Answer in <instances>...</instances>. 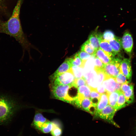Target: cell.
<instances>
[{"label": "cell", "instance_id": "7a4b0ae2", "mask_svg": "<svg viewBox=\"0 0 136 136\" xmlns=\"http://www.w3.org/2000/svg\"><path fill=\"white\" fill-rule=\"evenodd\" d=\"M20 107L16 98L0 94V125L10 122Z\"/></svg>", "mask_w": 136, "mask_h": 136}, {"label": "cell", "instance_id": "7c38bea8", "mask_svg": "<svg viewBox=\"0 0 136 136\" xmlns=\"http://www.w3.org/2000/svg\"><path fill=\"white\" fill-rule=\"evenodd\" d=\"M72 66L70 58L66 59L51 75V79L52 80L58 75L68 71L71 69Z\"/></svg>", "mask_w": 136, "mask_h": 136}, {"label": "cell", "instance_id": "836d02e7", "mask_svg": "<svg viewBox=\"0 0 136 136\" xmlns=\"http://www.w3.org/2000/svg\"><path fill=\"white\" fill-rule=\"evenodd\" d=\"M94 69H103L105 64L97 57L94 58Z\"/></svg>", "mask_w": 136, "mask_h": 136}, {"label": "cell", "instance_id": "ac0fdd59", "mask_svg": "<svg viewBox=\"0 0 136 136\" xmlns=\"http://www.w3.org/2000/svg\"><path fill=\"white\" fill-rule=\"evenodd\" d=\"M99 47L112 58H113L116 55L109 42L103 40L101 41Z\"/></svg>", "mask_w": 136, "mask_h": 136}, {"label": "cell", "instance_id": "9c48e42d", "mask_svg": "<svg viewBox=\"0 0 136 136\" xmlns=\"http://www.w3.org/2000/svg\"><path fill=\"white\" fill-rule=\"evenodd\" d=\"M121 42L122 48L127 54L130 55L132 50L133 41L131 35L128 31H126L124 33Z\"/></svg>", "mask_w": 136, "mask_h": 136}, {"label": "cell", "instance_id": "f546056e", "mask_svg": "<svg viewBox=\"0 0 136 136\" xmlns=\"http://www.w3.org/2000/svg\"><path fill=\"white\" fill-rule=\"evenodd\" d=\"M94 70L97 74L98 85L101 84L105 78L106 74L103 69H96Z\"/></svg>", "mask_w": 136, "mask_h": 136}, {"label": "cell", "instance_id": "30bf717a", "mask_svg": "<svg viewBox=\"0 0 136 136\" xmlns=\"http://www.w3.org/2000/svg\"><path fill=\"white\" fill-rule=\"evenodd\" d=\"M120 71L126 77L128 81L131 82L132 74L131 58H124L122 60L120 63Z\"/></svg>", "mask_w": 136, "mask_h": 136}, {"label": "cell", "instance_id": "4fadbf2b", "mask_svg": "<svg viewBox=\"0 0 136 136\" xmlns=\"http://www.w3.org/2000/svg\"><path fill=\"white\" fill-rule=\"evenodd\" d=\"M102 34L97 30L93 31L89 35L88 40L97 50L100 47V41L102 40Z\"/></svg>", "mask_w": 136, "mask_h": 136}, {"label": "cell", "instance_id": "3957f363", "mask_svg": "<svg viewBox=\"0 0 136 136\" xmlns=\"http://www.w3.org/2000/svg\"><path fill=\"white\" fill-rule=\"evenodd\" d=\"M73 85H53L52 91L56 98L72 104L74 99L69 95V91Z\"/></svg>", "mask_w": 136, "mask_h": 136}, {"label": "cell", "instance_id": "ffe728a7", "mask_svg": "<svg viewBox=\"0 0 136 136\" xmlns=\"http://www.w3.org/2000/svg\"><path fill=\"white\" fill-rule=\"evenodd\" d=\"M81 50L88 53L91 55L95 56L96 50L88 40L82 44L81 47Z\"/></svg>", "mask_w": 136, "mask_h": 136}, {"label": "cell", "instance_id": "2e32d148", "mask_svg": "<svg viewBox=\"0 0 136 136\" xmlns=\"http://www.w3.org/2000/svg\"><path fill=\"white\" fill-rule=\"evenodd\" d=\"M95 56L99 59L104 64L109 63L113 58L100 47L96 50Z\"/></svg>", "mask_w": 136, "mask_h": 136}, {"label": "cell", "instance_id": "7402d4cb", "mask_svg": "<svg viewBox=\"0 0 136 136\" xmlns=\"http://www.w3.org/2000/svg\"><path fill=\"white\" fill-rule=\"evenodd\" d=\"M90 88L91 92L90 98L92 104L96 106L100 99L101 94L99 93L96 89L91 88Z\"/></svg>", "mask_w": 136, "mask_h": 136}, {"label": "cell", "instance_id": "83f0119b", "mask_svg": "<svg viewBox=\"0 0 136 136\" xmlns=\"http://www.w3.org/2000/svg\"><path fill=\"white\" fill-rule=\"evenodd\" d=\"M115 37L114 33L112 31L110 30H107L102 34V40L109 42L110 40L114 39Z\"/></svg>", "mask_w": 136, "mask_h": 136}, {"label": "cell", "instance_id": "52a82bcc", "mask_svg": "<svg viewBox=\"0 0 136 136\" xmlns=\"http://www.w3.org/2000/svg\"><path fill=\"white\" fill-rule=\"evenodd\" d=\"M116 110L109 105H107L99 112L95 114V116L107 121L116 127L119 126L114 122L113 117Z\"/></svg>", "mask_w": 136, "mask_h": 136}, {"label": "cell", "instance_id": "603a6c76", "mask_svg": "<svg viewBox=\"0 0 136 136\" xmlns=\"http://www.w3.org/2000/svg\"><path fill=\"white\" fill-rule=\"evenodd\" d=\"M52 128L50 133L52 136H61L63 132L62 127L59 124L54 122H52Z\"/></svg>", "mask_w": 136, "mask_h": 136}, {"label": "cell", "instance_id": "8992f818", "mask_svg": "<svg viewBox=\"0 0 136 136\" xmlns=\"http://www.w3.org/2000/svg\"><path fill=\"white\" fill-rule=\"evenodd\" d=\"M75 79L71 69L68 71L58 75L52 79L53 85H72Z\"/></svg>", "mask_w": 136, "mask_h": 136}, {"label": "cell", "instance_id": "5bb4252c", "mask_svg": "<svg viewBox=\"0 0 136 136\" xmlns=\"http://www.w3.org/2000/svg\"><path fill=\"white\" fill-rule=\"evenodd\" d=\"M40 113H37L35 116L31 125L37 130L40 131L43 125L48 121Z\"/></svg>", "mask_w": 136, "mask_h": 136}, {"label": "cell", "instance_id": "44dd1931", "mask_svg": "<svg viewBox=\"0 0 136 136\" xmlns=\"http://www.w3.org/2000/svg\"><path fill=\"white\" fill-rule=\"evenodd\" d=\"M90 88L87 84L81 86L78 88V94L84 98H90Z\"/></svg>", "mask_w": 136, "mask_h": 136}, {"label": "cell", "instance_id": "f1b7e54d", "mask_svg": "<svg viewBox=\"0 0 136 136\" xmlns=\"http://www.w3.org/2000/svg\"><path fill=\"white\" fill-rule=\"evenodd\" d=\"M92 105L90 98H85L82 100L81 104V108L88 112L90 107Z\"/></svg>", "mask_w": 136, "mask_h": 136}, {"label": "cell", "instance_id": "9a60e30c", "mask_svg": "<svg viewBox=\"0 0 136 136\" xmlns=\"http://www.w3.org/2000/svg\"><path fill=\"white\" fill-rule=\"evenodd\" d=\"M109 42L116 55H119L122 50L121 39L115 36L113 39L110 40Z\"/></svg>", "mask_w": 136, "mask_h": 136}, {"label": "cell", "instance_id": "e575fe53", "mask_svg": "<svg viewBox=\"0 0 136 136\" xmlns=\"http://www.w3.org/2000/svg\"><path fill=\"white\" fill-rule=\"evenodd\" d=\"M96 89L97 91L101 94L106 93V90L102 84L98 85Z\"/></svg>", "mask_w": 136, "mask_h": 136}, {"label": "cell", "instance_id": "1f68e13d", "mask_svg": "<svg viewBox=\"0 0 136 136\" xmlns=\"http://www.w3.org/2000/svg\"><path fill=\"white\" fill-rule=\"evenodd\" d=\"M115 79L117 82L121 84L127 81L126 77L120 71Z\"/></svg>", "mask_w": 136, "mask_h": 136}, {"label": "cell", "instance_id": "5b68a950", "mask_svg": "<svg viewBox=\"0 0 136 136\" xmlns=\"http://www.w3.org/2000/svg\"><path fill=\"white\" fill-rule=\"evenodd\" d=\"M121 57H115L109 63L105 65L103 69L106 75L114 78L116 77L120 71Z\"/></svg>", "mask_w": 136, "mask_h": 136}, {"label": "cell", "instance_id": "8fae6325", "mask_svg": "<svg viewBox=\"0 0 136 136\" xmlns=\"http://www.w3.org/2000/svg\"><path fill=\"white\" fill-rule=\"evenodd\" d=\"M116 83L115 78L106 75L102 84L106 93H109L116 91Z\"/></svg>", "mask_w": 136, "mask_h": 136}, {"label": "cell", "instance_id": "277c9868", "mask_svg": "<svg viewBox=\"0 0 136 136\" xmlns=\"http://www.w3.org/2000/svg\"><path fill=\"white\" fill-rule=\"evenodd\" d=\"M18 1L0 0V23L10 18Z\"/></svg>", "mask_w": 136, "mask_h": 136}, {"label": "cell", "instance_id": "d590c367", "mask_svg": "<svg viewBox=\"0 0 136 136\" xmlns=\"http://www.w3.org/2000/svg\"><path fill=\"white\" fill-rule=\"evenodd\" d=\"M135 136H136V127L135 128Z\"/></svg>", "mask_w": 136, "mask_h": 136}, {"label": "cell", "instance_id": "8d00e7d4", "mask_svg": "<svg viewBox=\"0 0 136 136\" xmlns=\"http://www.w3.org/2000/svg\"></svg>", "mask_w": 136, "mask_h": 136}, {"label": "cell", "instance_id": "d6986e66", "mask_svg": "<svg viewBox=\"0 0 136 136\" xmlns=\"http://www.w3.org/2000/svg\"><path fill=\"white\" fill-rule=\"evenodd\" d=\"M120 91H116L110 93H106L108 96V105L115 108L116 110L117 102Z\"/></svg>", "mask_w": 136, "mask_h": 136}, {"label": "cell", "instance_id": "e0dca14e", "mask_svg": "<svg viewBox=\"0 0 136 136\" xmlns=\"http://www.w3.org/2000/svg\"><path fill=\"white\" fill-rule=\"evenodd\" d=\"M108 104V96L106 93L102 94L96 106L95 114L101 111Z\"/></svg>", "mask_w": 136, "mask_h": 136}, {"label": "cell", "instance_id": "ba28073f", "mask_svg": "<svg viewBox=\"0 0 136 136\" xmlns=\"http://www.w3.org/2000/svg\"><path fill=\"white\" fill-rule=\"evenodd\" d=\"M120 90L128 105L132 103L134 99L133 84L127 81L121 84Z\"/></svg>", "mask_w": 136, "mask_h": 136}, {"label": "cell", "instance_id": "4316f807", "mask_svg": "<svg viewBox=\"0 0 136 136\" xmlns=\"http://www.w3.org/2000/svg\"><path fill=\"white\" fill-rule=\"evenodd\" d=\"M52 127V122L48 120L42 126L39 131L44 133H47L50 132Z\"/></svg>", "mask_w": 136, "mask_h": 136}, {"label": "cell", "instance_id": "4dcf8cb0", "mask_svg": "<svg viewBox=\"0 0 136 136\" xmlns=\"http://www.w3.org/2000/svg\"><path fill=\"white\" fill-rule=\"evenodd\" d=\"M86 84V79L83 77L81 78L75 79L73 85L78 88L81 86Z\"/></svg>", "mask_w": 136, "mask_h": 136}, {"label": "cell", "instance_id": "d4e9b609", "mask_svg": "<svg viewBox=\"0 0 136 136\" xmlns=\"http://www.w3.org/2000/svg\"><path fill=\"white\" fill-rule=\"evenodd\" d=\"M128 105L126 101L124 96L120 91L117 103L116 110L117 111Z\"/></svg>", "mask_w": 136, "mask_h": 136}, {"label": "cell", "instance_id": "484cf974", "mask_svg": "<svg viewBox=\"0 0 136 136\" xmlns=\"http://www.w3.org/2000/svg\"><path fill=\"white\" fill-rule=\"evenodd\" d=\"M83 68L76 66H72L71 70L76 79L83 77Z\"/></svg>", "mask_w": 136, "mask_h": 136}, {"label": "cell", "instance_id": "cb8c5ba5", "mask_svg": "<svg viewBox=\"0 0 136 136\" xmlns=\"http://www.w3.org/2000/svg\"><path fill=\"white\" fill-rule=\"evenodd\" d=\"M70 59L72 66H76L82 68L84 66L86 62L82 61L80 59L78 53H76L73 57L70 58Z\"/></svg>", "mask_w": 136, "mask_h": 136}, {"label": "cell", "instance_id": "6da1fadb", "mask_svg": "<svg viewBox=\"0 0 136 136\" xmlns=\"http://www.w3.org/2000/svg\"><path fill=\"white\" fill-rule=\"evenodd\" d=\"M23 1L18 0L10 18L0 23V33L13 37L24 50H26L28 49L29 44L23 31L20 18V9Z\"/></svg>", "mask_w": 136, "mask_h": 136}, {"label": "cell", "instance_id": "d6a6232c", "mask_svg": "<svg viewBox=\"0 0 136 136\" xmlns=\"http://www.w3.org/2000/svg\"><path fill=\"white\" fill-rule=\"evenodd\" d=\"M78 56L82 61L86 62L92 55L85 52L81 51L78 53Z\"/></svg>", "mask_w": 136, "mask_h": 136}]
</instances>
